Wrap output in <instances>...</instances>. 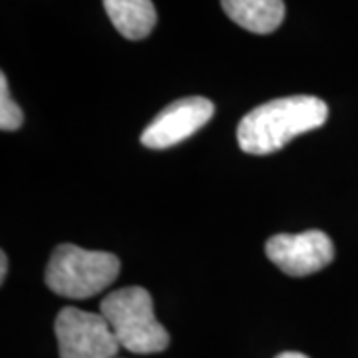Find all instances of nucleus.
I'll return each mask as SVG.
<instances>
[{"mask_svg": "<svg viewBox=\"0 0 358 358\" xmlns=\"http://www.w3.org/2000/svg\"><path fill=\"white\" fill-rule=\"evenodd\" d=\"M60 358H115L120 343L102 315L66 307L54 320Z\"/></svg>", "mask_w": 358, "mask_h": 358, "instance_id": "obj_4", "label": "nucleus"}, {"mask_svg": "<svg viewBox=\"0 0 358 358\" xmlns=\"http://www.w3.org/2000/svg\"><path fill=\"white\" fill-rule=\"evenodd\" d=\"M213 114L215 106L203 96L179 98L155 115L154 122L143 129L140 141L152 150H166L192 138L213 117Z\"/></svg>", "mask_w": 358, "mask_h": 358, "instance_id": "obj_6", "label": "nucleus"}, {"mask_svg": "<svg viewBox=\"0 0 358 358\" xmlns=\"http://www.w3.org/2000/svg\"><path fill=\"white\" fill-rule=\"evenodd\" d=\"M267 257L291 277H307L334 259V245L331 237L319 229L303 233H279L265 245Z\"/></svg>", "mask_w": 358, "mask_h": 358, "instance_id": "obj_5", "label": "nucleus"}, {"mask_svg": "<svg viewBox=\"0 0 358 358\" xmlns=\"http://www.w3.org/2000/svg\"><path fill=\"white\" fill-rule=\"evenodd\" d=\"M100 315L112 327L122 348L136 355H154L169 346V334L155 319L154 299L143 287H124L110 293Z\"/></svg>", "mask_w": 358, "mask_h": 358, "instance_id": "obj_2", "label": "nucleus"}, {"mask_svg": "<svg viewBox=\"0 0 358 358\" xmlns=\"http://www.w3.org/2000/svg\"><path fill=\"white\" fill-rule=\"evenodd\" d=\"M6 275H8V257L2 251L0 253V281H6Z\"/></svg>", "mask_w": 358, "mask_h": 358, "instance_id": "obj_10", "label": "nucleus"}, {"mask_svg": "<svg viewBox=\"0 0 358 358\" xmlns=\"http://www.w3.org/2000/svg\"><path fill=\"white\" fill-rule=\"evenodd\" d=\"M103 8L115 30L128 40L150 36L157 22L152 0H103Z\"/></svg>", "mask_w": 358, "mask_h": 358, "instance_id": "obj_8", "label": "nucleus"}, {"mask_svg": "<svg viewBox=\"0 0 358 358\" xmlns=\"http://www.w3.org/2000/svg\"><path fill=\"white\" fill-rule=\"evenodd\" d=\"M120 259L106 251L78 245H58L46 267L44 281L52 293L66 299H88L102 293L120 275Z\"/></svg>", "mask_w": 358, "mask_h": 358, "instance_id": "obj_3", "label": "nucleus"}, {"mask_svg": "<svg viewBox=\"0 0 358 358\" xmlns=\"http://www.w3.org/2000/svg\"><path fill=\"white\" fill-rule=\"evenodd\" d=\"M329 120V106L317 96H287L257 106L239 122L237 141L245 154L268 155Z\"/></svg>", "mask_w": 358, "mask_h": 358, "instance_id": "obj_1", "label": "nucleus"}, {"mask_svg": "<svg viewBox=\"0 0 358 358\" xmlns=\"http://www.w3.org/2000/svg\"><path fill=\"white\" fill-rule=\"evenodd\" d=\"M22 122H24V114L14 103L8 90V80L4 74H0V128L2 131H14L22 126Z\"/></svg>", "mask_w": 358, "mask_h": 358, "instance_id": "obj_9", "label": "nucleus"}, {"mask_svg": "<svg viewBox=\"0 0 358 358\" xmlns=\"http://www.w3.org/2000/svg\"><path fill=\"white\" fill-rule=\"evenodd\" d=\"M221 6L235 24L253 34H271L285 20L282 0H221Z\"/></svg>", "mask_w": 358, "mask_h": 358, "instance_id": "obj_7", "label": "nucleus"}, {"mask_svg": "<svg viewBox=\"0 0 358 358\" xmlns=\"http://www.w3.org/2000/svg\"><path fill=\"white\" fill-rule=\"evenodd\" d=\"M277 358H308L307 355H303V352H282Z\"/></svg>", "mask_w": 358, "mask_h": 358, "instance_id": "obj_11", "label": "nucleus"}]
</instances>
